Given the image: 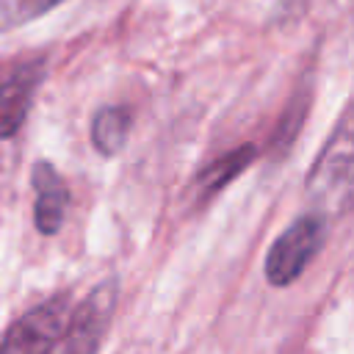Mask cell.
Listing matches in <instances>:
<instances>
[{
  "instance_id": "obj_1",
  "label": "cell",
  "mask_w": 354,
  "mask_h": 354,
  "mask_svg": "<svg viewBox=\"0 0 354 354\" xmlns=\"http://www.w3.org/2000/svg\"><path fill=\"white\" fill-rule=\"evenodd\" d=\"M329 232V221L324 213H304L299 216L268 249L266 254V279L274 288L296 282L313 257L321 252Z\"/></svg>"
},
{
  "instance_id": "obj_2",
  "label": "cell",
  "mask_w": 354,
  "mask_h": 354,
  "mask_svg": "<svg viewBox=\"0 0 354 354\" xmlns=\"http://www.w3.org/2000/svg\"><path fill=\"white\" fill-rule=\"evenodd\" d=\"M72 313V296L55 293L44 304L19 315L0 340V354H53Z\"/></svg>"
},
{
  "instance_id": "obj_3",
  "label": "cell",
  "mask_w": 354,
  "mask_h": 354,
  "mask_svg": "<svg viewBox=\"0 0 354 354\" xmlns=\"http://www.w3.org/2000/svg\"><path fill=\"white\" fill-rule=\"evenodd\" d=\"M116 299H119V279L116 277L102 279L80 301V307L69 313L58 354H97L105 340L108 324L113 318Z\"/></svg>"
},
{
  "instance_id": "obj_4",
  "label": "cell",
  "mask_w": 354,
  "mask_h": 354,
  "mask_svg": "<svg viewBox=\"0 0 354 354\" xmlns=\"http://www.w3.org/2000/svg\"><path fill=\"white\" fill-rule=\"evenodd\" d=\"M307 191L313 194L318 213L326 216L329 207L346 205L351 191V133H348V116L340 119L337 133L321 152L315 169L307 177Z\"/></svg>"
},
{
  "instance_id": "obj_5",
  "label": "cell",
  "mask_w": 354,
  "mask_h": 354,
  "mask_svg": "<svg viewBox=\"0 0 354 354\" xmlns=\"http://www.w3.org/2000/svg\"><path fill=\"white\" fill-rule=\"evenodd\" d=\"M41 77H44V64L30 61V64L17 66L0 83V141L17 136V130L22 127Z\"/></svg>"
},
{
  "instance_id": "obj_6",
  "label": "cell",
  "mask_w": 354,
  "mask_h": 354,
  "mask_svg": "<svg viewBox=\"0 0 354 354\" xmlns=\"http://www.w3.org/2000/svg\"><path fill=\"white\" fill-rule=\"evenodd\" d=\"M30 177H33V188H36V205H33L36 230L41 235H55L66 216L69 188L61 180V174L55 171V166L47 160H36Z\"/></svg>"
},
{
  "instance_id": "obj_7",
  "label": "cell",
  "mask_w": 354,
  "mask_h": 354,
  "mask_svg": "<svg viewBox=\"0 0 354 354\" xmlns=\"http://www.w3.org/2000/svg\"><path fill=\"white\" fill-rule=\"evenodd\" d=\"M257 158V149L252 144H243L232 152H224L221 158H216L213 163H207L196 180H194V199L196 202H207L210 196H216L221 188H227L252 160Z\"/></svg>"
},
{
  "instance_id": "obj_8",
  "label": "cell",
  "mask_w": 354,
  "mask_h": 354,
  "mask_svg": "<svg viewBox=\"0 0 354 354\" xmlns=\"http://www.w3.org/2000/svg\"><path fill=\"white\" fill-rule=\"evenodd\" d=\"M133 113L124 105H108L100 108L94 122H91V141L102 155H116L130 136Z\"/></svg>"
},
{
  "instance_id": "obj_9",
  "label": "cell",
  "mask_w": 354,
  "mask_h": 354,
  "mask_svg": "<svg viewBox=\"0 0 354 354\" xmlns=\"http://www.w3.org/2000/svg\"><path fill=\"white\" fill-rule=\"evenodd\" d=\"M58 3H64V0H0V25L3 28L25 25V22L47 14Z\"/></svg>"
}]
</instances>
